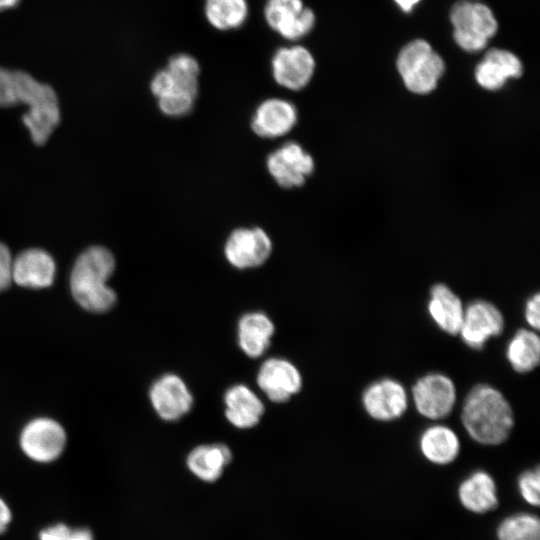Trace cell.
<instances>
[{
  "mask_svg": "<svg viewBox=\"0 0 540 540\" xmlns=\"http://www.w3.org/2000/svg\"><path fill=\"white\" fill-rule=\"evenodd\" d=\"M18 103L28 107L22 121L33 142L45 144L60 121L55 91L24 71L0 68V106L9 107Z\"/></svg>",
  "mask_w": 540,
  "mask_h": 540,
  "instance_id": "obj_1",
  "label": "cell"
},
{
  "mask_svg": "<svg viewBox=\"0 0 540 540\" xmlns=\"http://www.w3.org/2000/svg\"><path fill=\"white\" fill-rule=\"evenodd\" d=\"M461 421L474 441L499 445L508 439L514 426V415L502 392L491 385L478 384L464 399Z\"/></svg>",
  "mask_w": 540,
  "mask_h": 540,
  "instance_id": "obj_2",
  "label": "cell"
},
{
  "mask_svg": "<svg viewBox=\"0 0 540 540\" xmlns=\"http://www.w3.org/2000/svg\"><path fill=\"white\" fill-rule=\"evenodd\" d=\"M114 269L115 259L104 247L92 246L79 255L71 272L70 289L82 308L102 313L114 306L116 294L107 285Z\"/></svg>",
  "mask_w": 540,
  "mask_h": 540,
  "instance_id": "obj_3",
  "label": "cell"
},
{
  "mask_svg": "<svg viewBox=\"0 0 540 540\" xmlns=\"http://www.w3.org/2000/svg\"><path fill=\"white\" fill-rule=\"evenodd\" d=\"M396 68L410 92L425 95L437 87L445 72V61L427 40L414 39L398 52Z\"/></svg>",
  "mask_w": 540,
  "mask_h": 540,
  "instance_id": "obj_4",
  "label": "cell"
},
{
  "mask_svg": "<svg viewBox=\"0 0 540 540\" xmlns=\"http://www.w3.org/2000/svg\"><path fill=\"white\" fill-rule=\"evenodd\" d=\"M449 19L455 43L467 53L485 50L499 28L492 9L481 1L455 2L450 9Z\"/></svg>",
  "mask_w": 540,
  "mask_h": 540,
  "instance_id": "obj_5",
  "label": "cell"
},
{
  "mask_svg": "<svg viewBox=\"0 0 540 540\" xmlns=\"http://www.w3.org/2000/svg\"><path fill=\"white\" fill-rule=\"evenodd\" d=\"M199 64L188 54L172 56L167 67L158 71L150 84L157 99L185 97L196 100L198 92Z\"/></svg>",
  "mask_w": 540,
  "mask_h": 540,
  "instance_id": "obj_6",
  "label": "cell"
},
{
  "mask_svg": "<svg viewBox=\"0 0 540 540\" xmlns=\"http://www.w3.org/2000/svg\"><path fill=\"white\" fill-rule=\"evenodd\" d=\"M416 410L431 420L447 417L456 403V387L451 378L442 373H428L420 377L412 387Z\"/></svg>",
  "mask_w": 540,
  "mask_h": 540,
  "instance_id": "obj_7",
  "label": "cell"
},
{
  "mask_svg": "<svg viewBox=\"0 0 540 540\" xmlns=\"http://www.w3.org/2000/svg\"><path fill=\"white\" fill-rule=\"evenodd\" d=\"M65 444L66 434L63 427L57 421L46 417L30 421L20 436L23 452L32 460L41 463L57 459Z\"/></svg>",
  "mask_w": 540,
  "mask_h": 540,
  "instance_id": "obj_8",
  "label": "cell"
},
{
  "mask_svg": "<svg viewBox=\"0 0 540 540\" xmlns=\"http://www.w3.org/2000/svg\"><path fill=\"white\" fill-rule=\"evenodd\" d=\"M504 326V317L494 304L475 300L464 308L459 334L466 346L481 350L489 339L502 334Z\"/></svg>",
  "mask_w": 540,
  "mask_h": 540,
  "instance_id": "obj_9",
  "label": "cell"
},
{
  "mask_svg": "<svg viewBox=\"0 0 540 540\" xmlns=\"http://www.w3.org/2000/svg\"><path fill=\"white\" fill-rule=\"evenodd\" d=\"M264 16L267 24L288 40H299L314 28L316 16L302 0H267Z\"/></svg>",
  "mask_w": 540,
  "mask_h": 540,
  "instance_id": "obj_10",
  "label": "cell"
},
{
  "mask_svg": "<svg viewBox=\"0 0 540 540\" xmlns=\"http://www.w3.org/2000/svg\"><path fill=\"white\" fill-rule=\"evenodd\" d=\"M272 242L261 228H239L228 237L224 254L228 262L238 269L262 265L270 256Z\"/></svg>",
  "mask_w": 540,
  "mask_h": 540,
  "instance_id": "obj_11",
  "label": "cell"
},
{
  "mask_svg": "<svg viewBox=\"0 0 540 540\" xmlns=\"http://www.w3.org/2000/svg\"><path fill=\"white\" fill-rule=\"evenodd\" d=\"M361 400L365 412L371 418L383 422L400 418L408 407V395L404 386L391 378H383L368 385Z\"/></svg>",
  "mask_w": 540,
  "mask_h": 540,
  "instance_id": "obj_12",
  "label": "cell"
},
{
  "mask_svg": "<svg viewBox=\"0 0 540 540\" xmlns=\"http://www.w3.org/2000/svg\"><path fill=\"white\" fill-rule=\"evenodd\" d=\"M267 168L284 188L299 187L314 170L313 158L295 142H287L267 158Z\"/></svg>",
  "mask_w": 540,
  "mask_h": 540,
  "instance_id": "obj_13",
  "label": "cell"
},
{
  "mask_svg": "<svg viewBox=\"0 0 540 540\" xmlns=\"http://www.w3.org/2000/svg\"><path fill=\"white\" fill-rule=\"evenodd\" d=\"M272 74L275 81L290 90H300L311 80L315 60L303 46L282 47L272 58Z\"/></svg>",
  "mask_w": 540,
  "mask_h": 540,
  "instance_id": "obj_14",
  "label": "cell"
},
{
  "mask_svg": "<svg viewBox=\"0 0 540 540\" xmlns=\"http://www.w3.org/2000/svg\"><path fill=\"white\" fill-rule=\"evenodd\" d=\"M149 397L157 414L165 421H176L187 414L193 397L185 382L175 374H165L150 388Z\"/></svg>",
  "mask_w": 540,
  "mask_h": 540,
  "instance_id": "obj_15",
  "label": "cell"
},
{
  "mask_svg": "<svg viewBox=\"0 0 540 540\" xmlns=\"http://www.w3.org/2000/svg\"><path fill=\"white\" fill-rule=\"evenodd\" d=\"M524 68L520 58L503 48L488 49L477 63L474 76L483 89L495 91L501 89L509 79L520 78Z\"/></svg>",
  "mask_w": 540,
  "mask_h": 540,
  "instance_id": "obj_16",
  "label": "cell"
},
{
  "mask_svg": "<svg viewBox=\"0 0 540 540\" xmlns=\"http://www.w3.org/2000/svg\"><path fill=\"white\" fill-rule=\"evenodd\" d=\"M257 384L273 402H285L299 392L302 377L298 369L288 360L270 358L260 367Z\"/></svg>",
  "mask_w": 540,
  "mask_h": 540,
  "instance_id": "obj_17",
  "label": "cell"
},
{
  "mask_svg": "<svg viewBox=\"0 0 540 540\" xmlns=\"http://www.w3.org/2000/svg\"><path fill=\"white\" fill-rule=\"evenodd\" d=\"M54 276V260L44 250H25L12 261V280L19 286L33 289L49 287Z\"/></svg>",
  "mask_w": 540,
  "mask_h": 540,
  "instance_id": "obj_18",
  "label": "cell"
},
{
  "mask_svg": "<svg viewBox=\"0 0 540 540\" xmlns=\"http://www.w3.org/2000/svg\"><path fill=\"white\" fill-rule=\"evenodd\" d=\"M297 122L295 106L284 99L262 102L252 118V129L260 137L276 138L287 134Z\"/></svg>",
  "mask_w": 540,
  "mask_h": 540,
  "instance_id": "obj_19",
  "label": "cell"
},
{
  "mask_svg": "<svg viewBox=\"0 0 540 540\" xmlns=\"http://www.w3.org/2000/svg\"><path fill=\"white\" fill-rule=\"evenodd\" d=\"M428 313L443 332L449 335L459 334L464 307L460 298L445 284H436L430 291Z\"/></svg>",
  "mask_w": 540,
  "mask_h": 540,
  "instance_id": "obj_20",
  "label": "cell"
},
{
  "mask_svg": "<svg viewBox=\"0 0 540 540\" xmlns=\"http://www.w3.org/2000/svg\"><path fill=\"white\" fill-rule=\"evenodd\" d=\"M224 402L227 420L240 429L254 427L264 413L262 401L244 384L230 387L225 393Z\"/></svg>",
  "mask_w": 540,
  "mask_h": 540,
  "instance_id": "obj_21",
  "label": "cell"
},
{
  "mask_svg": "<svg viewBox=\"0 0 540 540\" xmlns=\"http://www.w3.org/2000/svg\"><path fill=\"white\" fill-rule=\"evenodd\" d=\"M274 334V324L262 312H250L243 315L238 323V344L242 351L251 358L260 357L270 345Z\"/></svg>",
  "mask_w": 540,
  "mask_h": 540,
  "instance_id": "obj_22",
  "label": "cell"
},
{
  "mask_svg": "<svg viewBox=\"0 0 540 540\" xmlns=\"http://www.w3.org/2000/svg\"><path fill=\"white\" fill-rule=\"evenodd\" d=\"M419 448L428 461L446 465L453 462L459 455L460 441L451 428L444 425H432L422 432Z\"/></svg>",
  "mask_w": 540,
  "mask_h": 540,
  "instance_id": "obj_23",
  "label": "cell"
},
{
  "mask_svg": "<svg viewBox=\"0 0 540 540\" xmlns=\"http://www.w3.org/2000/svg\"><path fill=\"white\" fill-rule=\"evenodd\" d=\"M232 453L223 444H205L195 447L187 457L189 470L200 480L214 482L230 463Z\"/></svg>",
  "mask_w": 540,
  "mask_h": 540,
  "instance_id": "obj_24",
  "label": "cell"
},
{
  "mask_svg": "<svg viewBox=\"0 0 540 540\" xmlns=\"http://www.w3.org/2000/svg\"><path fill=\"white\" fill-rule=\"evenodd\" d=\"M459 499L468 510L484 513L494 509L497 504L496 484L485 471H475L459 486Z\"/></svg>",
  "mask_w": 540,
  "mask_h": 540,
  "instance_id": "obj_25",
  "label": "cell"
},
{
  "mask_svg": "<svg viewBox=\"0 0 540 540\" xmlns=\"http://www.w3.org/2000/svg\"><path fill=\"white\" fill-rule=\"evenodd\" d=\"M506 358L514 371L528 373L533 371L540 361V339L536 332L519 329L509 340Z\"/></svg>",
  "mask_w": 540,
  "mask_h": 540,
  "instance_id": "obj_26",
  "label": "cell"
},
{
  "mask_svg": "<svg viewBox=\"0 0 540 540\" xmlns=\"http://www.w3.org/2000/svg\"><path fill=\"white\" fill-rule=\"evenodd\" d=\"M205 15L219 30L236 29L245 22L248 5L246 0H205Z\"/></svg>",
  "mask_w": 540,
  "mask_h": 540,
  "instance_id": "obj_27",
  "label": "cell"
},
{
  "mask_svg": "<svg viewBox=\"0 0 540 540\" xmlns=\"http://www.w3.org/2000/svg\"><path fill=\"white\" fill-rule=\"evenodd\" d=\"M499 540H540V524L537 517L518 514L506 518L498 527Z\"/></svg>",
  "mask_w": 540,
  "mask_h": 540,
  "instance_id": "obj_28",
  "label": "cell"
},
{
  "mask_svg": "<svg viewBox=\"0 0 540 540\" xmlns=\"http://www.w3.org/2000/svg\"><path fill=\"white\" fill-rule=\"evenodd\" d=\"M40 540H93V535L86 528H71L56 524L41 531Z\"/></svg>",
  "mask_w": 540,
  "mask_h": 540,
  "instance_id": "obj_29",
  "label": "cell"
},
{
  "mask_svg": "<svg viewBox=\"0 0 540 540\" xmlns=\"http://www.w3.org/2000/svg\"><path fill=\"white\" fill-rule=\"evenodd\" d=\"M518 487L525 501L533 506H538L540 489V472L538 467L535 470L523 472L518 479Z\"/></svg>",
  "mask_w": 540,
  "mask_h": 540,
  "instance_id": "obj_30",
  "label": "cell"
},
{
  "mask_svg": "<svg viewBox=\"0 0 540 540\" xmlns=\"http://www.w3.org/2000/svg\"><path fill=\"white\" fill-rule=\"evenodd\" d=\"M12 261L9 249L0 242V291L8 288L12 281Z\"/></svg>",
  "mask_w": 540,
  "mask_h": 540,
  "instance_id": "obj_31",
  "label": "cell"
},
{
  "mask_svg": "<svg viewBox=\"0 0 540 540\" xmlns=\"http://www.w3.org/2000/svg\"><path fill=\"white\" fill-rule=\"evenodd\" d=\"M525 320L533 330L540 327V295L534 294L528 299L524 309Z\"/></svg>",
  "mask_w": 540,
  "mask_h": 540,
  "instance_id": "obj_32",
  "label": "cell"
},
{
  "mask_svg": "<svg viewBox=\"0 0 540 540\" xmlns=\"http://www.w3.org/2000/svg\"><path fill=\"white\" fill-rule=\"evenodd\" d=\"M11 521V511L7 504L0 498V533H3Z\"/></svg>",
  "mask_w": 540,
  "mask_h": 540,
  "instance_id": "obj_33",
  "label": "cell"
},
{
  "mask_svg": "<svg viewBox=\"0 0 540 540\" xmlns=\"http://www.w3.org/2000/svg\"><path fill=\"white\" fill-rule=\"evenodd\" d=\"M404 13H411L422 0H393Z\"/></svg>",
  "mask_w": 540,
  "mask_h": 540,
  "instance_id": "obj_34",
  "label": "cell"
},
{
  "mask_svg": "<svg viewBox=\"0 0 540 540\" xmlns=\"http://www.w3.org/2000/svg\"><path fill=\"white\" fill-rule=\"evenodd\" d=\"M19 0H0V10L12 8L18 4Z\"/></svg>",
  "mask_w": 540,
  "mask_h": 540,
  "instance_id": "obj_35",
  "label": "cell"
},
{
  "mask_svg": "<svg viewBox=\"0 0 540 540\" xmlns=\"http://www.w3.org/2000/svg\"><path fill=\"white\" fill-rule=\"evenodd\" d=\"M472 1H480V0H472Z\"/></svg>",
  "mask_w": 540,
  "mask_h": 540,
  "instance_id": "obj_36",
  "label": "cell"
}]
</instances>
